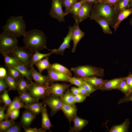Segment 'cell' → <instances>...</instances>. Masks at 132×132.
Returning a JSON list of instances; mask_svg holds the SVG:
<instances>
[{
    "instance_id": "cell-1",
    "label": "cell",
    "mask_w": 132,
    "mask_h": 132,
    "mask_svg": "<svg viewBox=\"0 0 132 132\" xmlns=\"http://www.w3.org/2000/svg\"><path fill=\"white\" fill-rule=\"evenodd\" d=\"M119 13L117 11L114 6L99 0L93 4L90 18L92 20L97 18L105 19L108 22L110 25L112 27L117 22Z\"/></svg>"
},
{
    "instance_id": "cell-2",
    "label": "cell",
    "mask_w": 132,
    "mask_h": 132,
    "mask_svg": "<svg viewBox=\"0 0 132 132\" xmlns=\"http://www.w3.org/2000/svg\"><path fill=\"white\" fill-rule=\"evenodd\" d=\"M23 41L24 46L32 53L42 51L46 47L47 37L42 31L36 29L26 32Z\"/></svg>"
},
{
    "instance_id": "cell-3",
    "label": "cell",
    "mask_w": 132,
    "mask_h": 132,
    "mask_svg": "<svg viewBox=\"0 0 132 132\" xmlns=\"http://www.w3.org/2000/svg\"><path fill=\"white\" fill-rule=\"evenodd\" d=\"M26 26L22 16H11L2 27L3 31L18 37L24 35Z\"/></svg>"
},
{
    "instance_id": "cell-4",
    "label": "cell",
    "mask_w": 132,
    "mask_h": 132,
    "mask_svg": "<svg viewBox=\"0 0 132 132\" xmlns=\"http://www.w3.org/2000/svg\"><path fill=\"white\" fill-rule=\"evenodd\" d=\"M71 70L77 77L83 78L93 76L102 77L104 76V70L100 67L90 65L79 66L71 68Z\"/></svg>"
},
{
    "instance_id": "cell-5",
    "label": "cell",
    "mask_w": 132,
    "mask_h": 132,
    "mask_svg": "<svg viewBox=\"0 0 132 132\" xmlns=\"http://www.w3.org/2000/svg\"><path fill=\"white\" fill-rule=\"evenodd\" d=\"M18 41L17 37L3 31L0 34V52L8 53L18 46Z\"/></svg>"
},
{
    "instance_id": "cell-6",
    "label": "cell",
    "mask_w": 132,
    "mask_h": 132,
    "mask_svg": "<svg viewBox=\"0 0 132 132\" xmlns=\"http://www.w3.org/2000/svg\"><path fill=\"white\" fill-rule=\"evenodd\" d=\"M7 54L13 57L20 63L30 68L31 59L33 53L25 46H17L12 51Z\"/></svg>"
},
{
    "instance_id": "cell-7",
    "label": "cell",
    "mask_w": 132,
    "mask_h": 132,
    "mask_svg": "<svg viewBox=\"0 0 132 132\" xmlns=\"http://www.w3.org/2000/svg\"><path fill=\"white\" fill-rule=\"evenodd\" d=\"M49 86L42 85L32 81L30 82L28 89L30 94L36 101L44 99L50 95Z\"/></svg>"
},
{
    "instance_id": "cell-8",
    "label": "cell",
    "mask_w": 132,
    "mask_h": 132,
    "mask_svg": "<svg viewBox=\"0 0 132 132\" xmlns=\"http://www.w3.org/2000/svg\"><path fill=\"white\" fill-rule=\"evenodd\" d=\"M42 102L48 106L51 109V116H53L61 110L64 103L61 97L51 95L44 99Z\"/></svg>"
},
{
    "instance_id": "cell-9",
    "label": "cell",
    "mask_w": 132,
    "mask_h": 132,
    "mask_svg": "<svg viewBox=\"0 0 132 132\" xmlns=\"http://www.w3.org/2000/svg\"><path fill=\"white\" fill-rule=\"evenodd\" d=\"M51 7L49 14L53 18L57 19L60 22L65 21L66 14L62 9L61 0H51Z\"/></svg>"
},
{
    "instance_id": "cell-10",
    "label": "cell",
    "mask_w": 132,
    "mask_h": 132,
    "mask_svg": "<svg viewBox=\"0 0 132 132\" xmlns=\"http://www.w3.org/2000/svg\"><path fill=\"white\" fill-rule=\"evenodd\" d=\"M76 25V22H75L73 26L68 27V33L66 36L64 38L63 41L58 48L52 50L48 49V50L52 51L53 54L63 55L65 49L66 48L69 49L70 47V43L72 40L73 34Z\"/></svg>"
},
{
    "instance_id": "cell-11",
    "label": "cell",
    "mask_w": 132,
    "mask_h": 132,
    "mask_svg": "<svg viewBox=\"0 0 132 132\" xmlns=\"http://www.w3.org/2000/svg\"><path fill=\"white\" fill-rule=\"evenodd\" d=\"M47 76L51 84L57 81L69 82L70 76L50 67L48 69Z\"/></svg>"
},
{
    "instance_id": "cell-12",
    "label": "cell",
    "mask_w": 132,
    "mask_h": 132,
    "mask_svg": "<svg viewBox=\"0 0 132 132\" xmlns=\"http://www.w3.org/2000/svg\"><path fill=\"white\" fill-rule=\"evenodd\" d=\"M50 85L49 87L50 95L61 97L69 86V85L66 84L58 83H53Z\"/></svg>"
},
{
    "instance_id": "cell-13",
    "label": "cell",
    "mask_w": 132,
    "mask_h": 132,
    "mask_svg": "<svg viewBox=\"0 0 132 132\" xmlns=\"http://www.w3.org/2000/svg\"><path fill=\"white\" fill-rule=\"evenodd\" d=\"M93 3L85 2L82 5L78 15L79 23H80L90 17V13Z\"/></svg>"
},
{
    "instance_id": "cell-14",
    "label": "cell",
    "mask_w": 132,
    "mask_h": 132,
    "mask_svg": "<svg viewBox=\"0 0 132 132\" xmlns=\"http://www.w3.org/2000/svg\"><path fill=\"white\" fill-rule=\"evenodd\" d=\"M30 70L31 73L32 78L35 82L48 86L51 84L47 76L42 75L41 73L36 71L33 67L30 68Z\"/></svg>"
},
{
    "instance_id": "cell-15",
    "label": "cell",
    "mask_w": 132,
    "mask_h": 132,
    "mask_svg": "<svg viewBox=\"0 0 132 132\" xmlns=\"http://www.w3.org/2000/svg\"><path fill=\"white\" fill-rule=\"evenodd\" d=\"M36 116L30 110H25L22 113L20 123L23 127H29Z\"/></svg>"
},
{
    "instance_id": "cell-16",
    "label": "cell",
    "mask_w": 132,
    "mask_h": 132,
    "mask_svg": "<svg viewBox=\"0 0 132 132\" xmlns=\"http://www.w3.org/2000/svg\"><path fill=\"white\" fill-rule=\"evenodd\" d=\"M25 104L21 100L19 96L15 97L11 103L8 106L5 113L6 119H8L10 118V114L12 111L21 108H26Z\"/></svg>"
},
{
    "instance_id": "cell-17",
    "label": "cell",
    "mask_w": 132,
    "mask_h": 132,
    "mask_svg": "<svg viewBox=\"0 0 132 132\" xmlns=\"http://www.w3.org/2000/svg\"><path fill=\"white\" fill-rule=\"evenodd\" d=\"M122 79V77H121L115 78L109 80H107L103 84L99 90L102 91L119 90Z\"/></svg>"
},
{
    "instance_id": "cell-18",
    "label": "cell",
    "mask_w": 132,
    "mask_h": 132,
    "mask_svg": "<svg viewBox=\"0 0 132 132\" xmlns=\"http://www.w3.org/2000/svg\"><path fill=\"white\" fill-rule=\"evenodd\" d=\"M70 123L74 117L77 115V108L75 105H68L64 103L61 110Z\"/></svg>"
},
{
    "instance_id": "cell-19",
    "label": "cell",
    "mask_w": 132,
    "mask_h": 132,
    "mask_svg": "<svg viewBox=\"0 0 132 132\" xmlns=\"http://www.w3.org/2000/svg\"><path fill=\"white\" fill-rule=\"evenodd\" d=\"M76 22V25L73 34L72 40L73 42V46L72 52L74 53L77 44L80 40L84 36L85 33L82 31L79 26V23Z\"/></svg>"
},
{
    "instance_id": "cell-20",
    "label": "cell",
    "mask_w": 132,
    "mask_h": 132,
    "mask_svg": "<svg viewBox=\"0 0 132 132\" xmlns=\"http://www.w3.org/2000/svg\"><path fill=\"white\" fill-rule=\"evenodd\" d=\"M72 121L74 122V126L72 127H70V132L80 131L87 125L88 123L87 120L79 117L77 115L74 117Z\"/></svg>"
},
{
    "instance_id": "cell-21",
    "label": "cell",
    "mask_w": 132,
    "mask_h": 132,
    "mask_svg": "<svg viewBox=\"0 0 132 132\" xmlns=\"http://www.w3.org/2000/svg\"><path fill=\"white\" fill-rule=\"evenodd\" d=\"M81 78L84 81L90 84L97 90H99L103 84L107 80L98 78L96 76Z\"/></svg>"
},
{
    "instance_id": "cell-22",
    "label": "cell",
    "mask_w": 132,
    "mask_h": 132,
    "mask_svg": "<svg viewBox=\"0 0 132 132\" xmlns=\"http://www.w3.org/2000/svg\"><path fill=\"white\" fill-rule=\"evenodd\" d=\"M46 105L44 104L41 111L42 116V127L46 131L48 130L50 131V128L53 127L51 124L47 113Z\"/></svg>"
},
{
    "instance_id": "cell-23",
    "label": "cell",
    "mask_w": 132,
    "mask_h": 132,
    "mask_svg": "<svg viewBox=\"0 0 132 132\" xmlns=\"http://www.w3.org/2000/svg\"><path fill=\"white\" fill-rule=\"evenodd\" d=\"M11 67L17 69L21 75L25 78L26 80L30 82L32 81L31 73L30 69H29V68L26 66L19 63L16 66Z\"/></svg>"
},
{
    "instance_id": "cell-24",
    "label": "cell",
    "mask_w": 132,
    "mask_h": 132,
    "mask_svg": "<svg viewBox=\"0 0 132 132\" xmlns=\"http://www.w3.org/2000/svg\"><path fill=\"white\" fill-rule=\"evenodd\" d=\"M130 124L128 119H126L121 124L113 125L111 128L110 132H128Z\"/></svg>"
},
{
    "instance_id": "cell-25",
    "label": "cell",
    "mask_w": 132,
    "mask_h": 132,
    "mask_svg": "<svg viewBox=\"0 0 132 132\" xmlns=\"http://www.w3.org/2000/svg\"><path fill=\"white\" fill-rule=\"evenodd\" d=\"M132 13V8L123 10L121 11L117 18V22L112 28L116 31L121 22Z\"/></svg>"
},
{
    "instance_id": "cell-26",
    "label": "cell",
    "mask_w": 132,
    "mask_h": 132,
    "mask_svg": "<svg viewBox=\"0 0 132 132\" xmlns=\"http://www.w3.org/2000/svg\"><path fill=\"white\" fill-rule=\"evenodd\" d=\"M30 82L26 80L24 77L21 76L18 80L17 90L18 92H23L28 91Z\"/></svg>"
},
{
    "instance_id": "cell-27",
    "label": "cell",
    "mask_w": 132,
    "mask_h": 132,
    "mask_svg": "<svg viewBox=\"0 0 132 132\" xmlns=\"http://www.w3.org/2000/svg\"><path fill=\"white\" fill-rule=\"evenodd\" d=\"M97 22L102 28L103 33L105 34H112V32L110 29L109 23L106 20L99 18L93 19Z\"/></svg>"
},
{
    "instance_id": "cell-28",
    "label": "cell",
    "mask_w": 132,
    "mask_h": 132,
    "mask_svg": "<svg viewBox=\"0 0 132 132\" xmlns=\"http://www.w3.org/2000/svg\"><path fill=\"white\" fill-rule=\"evenodd\" d=\"M61 97L64 103L70 105H75L76 102L74 95L68 88Z\"/></svg>"
},
{
    "instance_id": "cell-29",
    "label": "cell",
    "mask_w": 132,
    "mask_h": 132,
    "mask_svg": "<svg viewBox=\"0 0 132 132\" xmlns=\"http://www.w3.org/2000/svg\"><path fill=\"white\" fill-rule=\"evenodd\" d=\"M43 103L37 101L36 102L28 105H26V110H30L36 115L41 112L43 106Z\"/></svg>"
},
{
    "instance_id": "cell-30",
    "label": "cell",
    "mask_w": 132,
    "mask_h": 132,
    "mask_svg": "<svg viewBox=\"0 0 132 132\" xmlns=\"http://www.w3.org/2000/svg\"><path fill=\"white\" fill-rule=\"evenodd\" d=\"M53 54V53L52 51L48 53L45 54L41 53L38 51L34 52V54H33L31 57L30 61V68L33 67L34 65L37 62L45 57L49 56Z\"/></svg>"
},
{
    "instance_id": "cell-31",
    "label": "cell",
    "mask_w": 132,
    "mask_h": 132,
    "mask_svg": "<svg viewBox=\"0 0 132 132\" xmlns=\"http://www.w3.org/2000/svg\"><path fill=\"white\" fill-rule=\"evenodd\" d=\"M18 92L21 100L26 105L30 104L37 102L28 91Z\"/></svg>"
},
{
    "instance_id": "cell-32",
    "label": "cell",
    "mask_w": 132,
    "mask_h": 132,
    "mask_svg": "<svg viewBox=\"0 0 132 132\" xmlns=\"http://www.w3.org/2000/svg\"><path fill=\"white\" fill-rule=\"evenodd\" d=\"M84 2L83 0L77 2L72 6L70 10V13L73 15L72 16L76 22L79 23L78 15L79 11L81 6Z\"/></svg>"
},
{
    "instance_id": "cell-33",
    "label": "cell",
    "mask_w": 132,
    "mask_h": 132,
    "mask_svg": "<svg viewBox=\"0 0 132 132\" xmlns=\"http://www.w3.org/2000/svg\"><path fill=\"white\" fill-rule=\"evenodd\" d=\"M34 65L37 68L39 72L41 73L44 70L50 68L51 65L49 61L48 56L37 62Z\"/></svg>"
},
{
    "instance_id": "cell-34",
    "label": "cell",
    "mask_w": 132,
    "mask_h": 132,
    "mask_svg": "<svg viewBox=\"0 0 132 132\" xmlns=\"http://www.w3.org/2000/svg\"><path fill=\"white\" fill-rule=\"evenodd\" d=\"M132 0H119L116 7V10L120 12L121 11L131 8Z\"/></svg>"
},
{
    "instance_id": "cell-35",
    "label": "cell",
    "mask_w": 132,
    "mask_h": 132,
    "mask_svg": "<svg viewBox=\"0 0 132 132\" xmlns=\"http://www.w3.org/2000/svg\"><path fill=\"white\" fill-rule=\"evenodd\" d=\"M2 54L4 57L5 66H13L20 63L15 59L7 53H3Z\"/></svg>"
},
{
    "instance_id": "cell-36",
    "label": "cell",
    "mask_w": 132,
    "mask_h": 132,
    "mask_svg": "<svg viewBox=\"0 0 132 132\" xmlns=\"http://www.w3.org/2000/svg\"><path fill=\"white\" fill-rule=\"evenodd\" d=\"M8 85L9 91L17 90L18 80L8 75L4 78Z\"/></svg>"
},
{
    "instance_id": "cell-37",
    "label": "cell",
    "mask_w": 132,
    "mask_h": 132,
    "mask_svg": "<svg viewBox=\"0 0 132 132\" xmlns=\"http://www.w3.org/2000/svg\"><path fill=\"white\" fill-rule=\"evenodd\" d=\"M15 124L14 121L6 120L0 121V132H5Z\"/></svg>"
},
{
    "instance_id": "cell-38",
    "label": "cell",
    "mask_w": 132,
    "mask_h": 132,
    "mask_svg": "<svg viewBox=\"0 0 132 132\" xmlns=\"http://www.w3.org/2000/svg\"><path fill=\"white\" fill-rule=\"evenodd\" d=\"M81 0H61L63 6L65 8L64 13L66 15L70 13L72 6L76 2Z\"/></svg>"
},
{
    "instance_id": "cell-39",
    "label": "cell",
    "mask_w": 132,
    "mask_h": 132,
    "mask_svg": "<svg viewBox=\"0 0 132 132\" xmlns=\"http://www.w3.org/2000/svg\"><path fill=\"white\" fill-rule=\"evenodd\" d=\"M50 67L59 71L66 74L71 77L72 74L70 71L64 66L58 63L51 64Z\"/></svg>"
},
{
    "instance_id": "cell-40",
    "label": "cell",
    "mask_w": 132,
    "mask_h": 132,
    "mask_svg": "<svg viewBox=\"0 0 132 132\" xmlns=\"http://www.w3.org/2000/svg\"><path fill=\"white\" fill-rule=\"evenodd\" d=\"M8 71V74L17 80H18L19 77L22 75L15 68L11 66H6Z\"/></svg>"
},
{
    "instance_id": "cell-41",
    "label": "cell",
    "mask_w": 132,
    "mask_h": 132,
    "mask_svg": "<svg viewBox=\"0 0 132 132\" xmlns=\"http://www.w3.org/2000/svg\"><path fill=\"white\" fill-rule=\"evenodd\" d=\"M119 90L121 91L125 95H127L132 91L127 83L124 77H122V80L120 85Z\"/></svg>"
},
{
    "instance_id": "cell-42",
    "label": "cell",
    "mask_w": 132,
    "mask_h": 132,
    "mask_svg": "<svg viewBox=\"0 0 132 132\" xmlns=\"http://www.w3.org/2000/svg\"><path fill=\"white\" fill-rule=\"evenodd\" d=\"M8 90H6L0 95V98L4 104V105L8 107L11 103L12 101L8 94Z\"/></svg>"
},
{
    "instance_id": "cell-43",
    "label": "cell",
    "mask_w": 132,
    "mask_h": 132,
    "mask_svg": "<svg viewBox=\"0 0 132 132\" xmlns=\"http://www.w3.org/2000/svg\"><path fill=\"white\" fill-rule=\"evenodd\" d=\"M69 82L79 87L82 86L84 81L81 78L70 76Z\"/></svg>"
},
{
    "instance_id": "cell-44",
    "label": "cell",
    "mask_w": 132,
    "mask_h": 132,
    "mask_svg": "<svg viewBox=\"0 0 132 132\" xmlns=\"http://www.w3.org/2000/svg\"><path fill=\"white\" fill-rule=\"evenodd\" d=\"M130 101L132 102V90L127 95H125L123 98L120 99L118 102V104H120Z\"/></svg>"
},
{
    "instance_id": "cell-45",
    "label": "cell",
    "mask_w": 132,
    "mask_h": 132,
    "mask_svg": "<svg viewBox=\"0 0 132 132\" xmlns=\"http://www.w3.org/2000/svg\"><path fill=\"white\" fill-rule=\"evenodd\" d=\"M82 86L89 94L97 90L90 84L85 81H84Z\"/></svg>"
},
{
    "instance_id": "cell-46",
    "label": "cell",
    "mask_w": 132,
    "mask_h": 132,
    "mask_svg": "<svg viewBox=\"0 0 132 132\" xmlns=\"http://www.w3.org/2000/svg\"><path fill=\"white\" fill-rule=\"evenodd\" d=\"M21 125L20 124L15 123L5 132H21Z\"/></svg>"
},
{
    "instance_id": "cell-47",
    "label": "cell",
    "mask_w": 132,
    "mask_h": 132,
    "mask_svg": "<svg viewBox=\"0 0 132 132\" xmlns=\"http://www.w3.org/2000/svg\"><path fill=\"white\" fill-rule=\"evenodd\" d=\"M8 87L7 84L4 78H0V93L3 92Z\"/></svg>"
},
{
    "instance_id": "cell-48",
    "label": "cell",
    "mask_w": 132,
    "mask_h": 132,
    "mask_svg": "<svg viewBox=\"0 0 132 132\" xmlns=\"http://www.w3.org/2000/svg\"><path fill=\"white\" fill-rule=\"evenodd\" d=\"M24 132H45L46 130L42 128L38 129L37 128H32L28 127H23Z\"/></svg>"
},
{
    "instance_id": "cell-49",
    "label": "cell",
    "mask_w": 132,
    "mask_h": 132,
    "mask_svg": "<svg viewBox=\"0 0 132 132\" xmlns=\"http://www.w3.org/2000/svg\"><path fill=\"white\" fill-rule=\"evenodd\" d=\"M19 110L16 109L11 112L9 116L11 120L14 121L18 117L20 113Z\"/></svg>"
},
{
    "instance_id": "cell-50",
    "label": "cell",
    "mask_w": 132,
    "mask_h": 132,
    "mask_svg": "<svg viewBox=\"0 0 132 132\" xmlns=\"http://www.w3.org/2000/svg\"><path fill=\"white\" fill-rule=\"evenodd\" d=\"M6 107L4 105L3 106H0V121L6 120V115L5 113V110L6 108Z\"/></svg>"
},
{
    "instance_id": "cell-51",
    "label": "cell",
    "mask_w": 132,
    "mask_h": 132,
    "mask_svg": "<svg viewBox=\"0 0 132 132\" xmlns=\"http://www.w3.org/2000/svg\"><path fill=\"white\" fill-rule=\"evenodd\" d=\"M74 97L76 103H80L83 102L87 97L86 96L80 94L74 95Z\"/></svg>"
},
{
    "instance_id": "cell-52",
    "label": "cell",
    "mask_w": 132,
    "mask_h": 132,
    "mask_svg": "<svg viewBox=\"0 0 132 132\" xmlns=\"http://www.w3.org/2000/svg\"><path fill=\"white\" fill-rule=\"evenodd\" d=\"M124 78L127 83L132 90V74L130 73L128 76Z\"/></svg>"
},
{
    "instance_id": "cell-53",
    "label": "cell",
    "mask_w": 132,
    "mask_h": 132,
    "mask_svg": "<svg viewBox=\"0 0 132 132\" xmlns=\"http://www.w3.org/2000/svg\"><path fill=\"white\" fill-rule=\"evenodd\" d=\"M8 72L6 69L4 67H0V78H4L7 75Z\"/></svg>"
},
{
    "instance_id": "cell-54",
    "label": "cell",
    "mask_w": 132,
    "mask_h": 132,
    "mask_svg": "<svg viewBox=\"0 0 132 132\" xmlns=\"http://www.w3.org/2000/svg\"><path fill=\"white\" fill-rule=\"evenodd\" d=\"M102 2L108 3L116 7L119 0H100Z\"/></svg>"
},
{
    "instance_id": "cell-55",
    "label": "cell",
    "mask_w": 132,
    "mask_h": 132,
    "mask_svg": "<svg viewBox=\"0 0 132 132\" xmlns=\"http://www.w3.org/2000/svg\"><path fill=\"white\" fill-rule=\"evenodd\" d=\"M78 88L79 89L80 94L89 97L90 96V94L82 86L79 87Z\"/></svg>"
},
{
    "instance_id": "cell-56",
    "label": "cell",
    "mask_w": 132,
    "mask_h": 132,
    "mask_svg": "<svg viewBox=\"0 0 132 132\" xmlns=\"http://www.w3.org/2000/svg\"><path fill=\"white\" fill-rule=\"evenodd\" d=\"M70 91L74 95L80 94L78 88H77L74 87H72L71 88Z\"/></svg>"
},
{
    "instance_id": "cell-57",
    "label": "cell",
    "mask_w": 132,
    "mask_h": 132,
    "mask_svg": "<svg viewBox=\"0 0 132 132\" xmlns=\"http://www.w3.org/2000/svg\"><path fill=\"white\" fill-rule=\"evenodd\" d=\"M85 2H88L93 4L98 2L99 0H83Z\"/></svg>"
},
{
    "instance_id": "cell-58",
    "label": "cell",
    "mask_w": 132,
    "mask_h": 132,
    "mask_svg": "<svg viewBox=\"0 0 132 132\" xmlns=\"http://www.w3.org/2000/svg\"><path fill=\"white\" fill-rule=\"evenodd\" d=\"M130 23L132 26V17L131 18L130 20Z\"/></svg>"
},
{
    "instance_id": "cell-59",
    "label": "cell",
    "mask_w": 132,
    "mask_h": 132,
    "mask_svg": "<svg viewBox=\"0 0 132 132\" xmlns=\"http://www.w3.org/2000/svg\"><path fill=\"white\" fill-rule=\"evenodd\" d=\"M131 8H132V4Z\"/></svg>"
}]
</instances>
